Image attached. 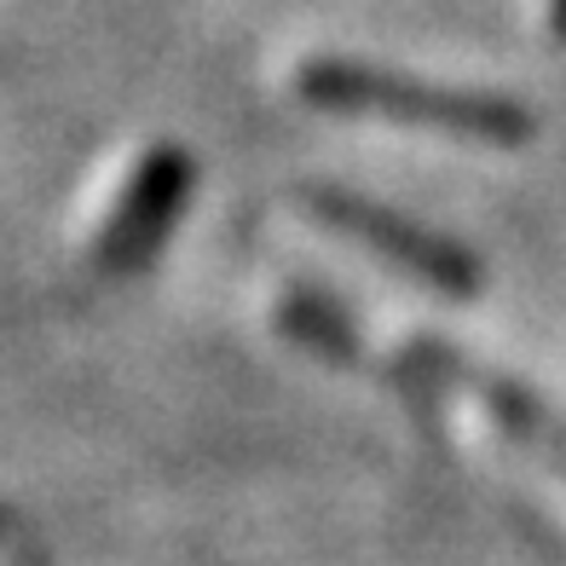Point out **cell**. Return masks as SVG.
I'll use <instances>...</instances> for the list:
<instances>
[{
  "label": "cell",
  "mask_w": 566,
  "mask_h": 566,
  "mask_svg": "<svg viewBox=\"0 0 566 566\" xmlns=\"http://www.w3.org/2000/svg\"><path fill=\"white\" fill-rule=\"evenodd\" d=\"M301 93L336 111H370V116H394V122H446V127H480L485 116L469 111L462 98H433L422 87H405L394 75H370V70H342V64H318L301 75Z\"/></svg>",
  "instance_id": "cell-1"
}]
</instances>
